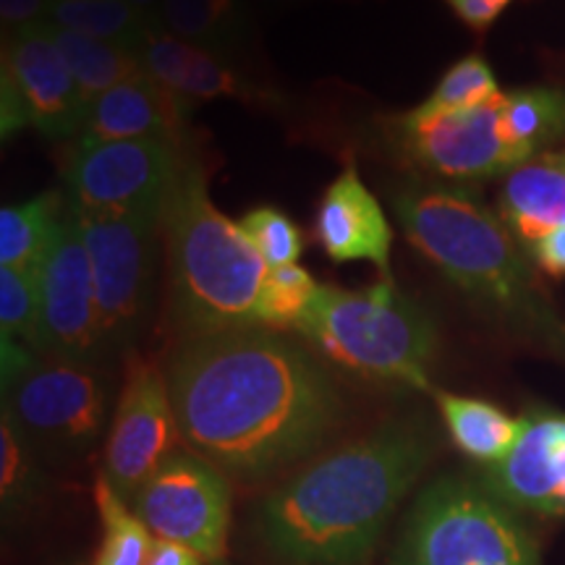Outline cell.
<instances>
[{
	"instance_id": "34",
	"label": "cell",
	"mask_w": 565,
	"mask_h": 565,
	"mask_svg": "<svg viewBox=\"0 0 565 565\" xmlns=\"http://www.w3.org/2000/svg\"><path fill=\"white\" fill-rule=\"evenodd\" d=\"M529 259L550 278H565V228H557L529 246Z\"/></svg>"
},
{
	"instance_id": "4",
	"label": "cell",
	"mask_w": 565,
	"mask_h": 565,
	"mask_svg": "<svg viewBox=\"0 0 565 565\" xmlns=\"http://www.w3.org/2000/svg\"><path fill=\"white\" fill-rule=\"evenodd\" d=\"M168 301L183 338L257 324V303L270 267L242 225L212 202L207 171L186 152L162 215Z\"/></svg>"
},
{
	"instance_id": "35",
	"label": "cell",
	"mask_w": 565,
	"mask_h": 565,
	"mask_svg": "<svg viewBox=\"0 0 565 565\" xmlns=\"http://www.w3.org/2000/svg\"><path fill=\"white\" fill-rule=\"evenodd\" d=\"M204 561L194 550L179 545V542L168 540H154L152 555L147 565H202Z\"/></svg>"
},
{
	"instance_id": "19",
	"label": "cell",
	"mask_w": 565,
	"mask_h": 565,
	"mask_svg": "<svg viewBox=\"0 0 565 565\" xmlns=\"http://www.w3.org/2000/svg\"><path fill=\"white\" fill-rule=\"evenodd\" d=\"M498 210L524 249L565 228V152H542L508 173Z\"/></svg>"
},
{
	"instance_id": "17",
	"label": "cell",
	"mask_w": 565,
	"mask_h": 565,
	"mask_svg": "<svg viewBox=\"0 0 565 565\" xmlns=\"http://www.w3.org/2000/svg\"><path fill=\"white\" fill-rule=\"evenodd\" d=\"M139 55L154 82L192 105L200 100H221V97L249 105H270L278 100V95L244 76L233 61L175 38L162 26L150 32L145 45L139 47Z\"/></svg>"
},
{
	"instance_id": "14",
	"label": "cell",
	"mask_w": 565,
	"mask_h": 565,
	"mask_svg": "<svg viewBox=\"0 0 565 565\" xmlns=\"http://www.w3.org/2000/svg\"><path fill=\"white\" fill-rule=\"evenodd\" d=\"M500 95L433 121L406 124L398 118L408 160L435 179L458 183L508 175L524 166L532 158L508 134Z\"/></svg>"
},
{
	"instance_id": "21",
	"label": "cell",
	"mask_w": 565,
	"mask_h": 565,
	"mask_svg": "<svg viewBox=\"0 0 565 565\" xmlns=\"http://www.w3.org/2000/svg\"><path fill=\"white\" fill-rule=\"evenodd\" d=\"M66 207L68 196L63 192H42L32 200L6 204L0 210V267L38 273Z\"/></svg>"
},
{
	"instance_id": "6",
	"label": "cell",
	"mask_w": 565,
	"mask_h": 565,
	"mask_svg": "<svg viewBox=\"0 0 565 565\" xmlns=\"http://www.w3.org/2000/svg\"><path fill=\"white\" fill-rule=\"evenodd\" d=\"M391 565H542L511 505L484 484L437 477L419 492Z\"/></svg>"
},
{
	"instance_id": "23",
	"label": "cell",
	"mask_w": 565,
	"mask_h": 565,
	"mask_svg": "<svg viewBox=\"0 0 565 565\" xmlns=\"http://www.w3.org/2000/svg\"><path fill=\"white\" fill-rule=\"evenodd\" d=\"M437 408L456 448L479 463L494 466L508 456L519 437L521 419L479 398L454 393H435Z\"/></svg>"
},
{
	"instance_id": "37",
	"label": "cell",
	"mask_w": 565,
	"mask_h": 565,
	"mask_svg": "<svg viewBox=\"0 0 565 565\" xmlns=\"http://www.w3.org/2000/svg\"><path fill=\"white\" fill-rule=\"evenodd\" d=\"M257 3H263L265 9H273V11H288V9H296V6L312 3V0H257Z\"/></svg>"
},
{
	"instance_id": "25",
	"label": "cell",
	"mask_w": 565,
	"mask_h": 565,
	"mask_svg": "<svg viewBox=\"0 0 565 565\" xmlns=\"http://www.w3.org/2000/svg\"><path fill=\"white\" fill-rule=\"evenodd\" d=\"M500 105L508 134L529 158H536L545 147L565 137V89L561 87L503 92Z\"/></svg>"
},
{
	"instance_id": "36",
	"label": "cell",
	"mask_w": 565,
	"mask_h": 565,
	"mask_svg": "<svg viewBox=\"0 0 565 565\" xmlns=\"http://www.w3.org/2000/svg\"><path fill=\"white\" fill-rule=\"evenodd\" d=\"M126 3H131L134 9H139L141 13H147V17L158 19V13H160V6H162V0H126Z\"/></svg>"
},
{
	"instance_id": "16",
	"label": "cell",
	"mask_w": 565,
	"mask_h": 565,
	"mask_svg": "<svg viewBox=\"0 0 565 565\" xmlns=\"http://www.w3.org/2000/svg\"><path fill=\"white\" fill-rule=\"evenodd\" d=\"M315 238L333 263H372L383 278L391 275L393 228L359 168L349 162L324 189L315 215Z\"/></svg>"
},
{
	"instance_id": "32",
	"label": "cell",
	"mask_w": 565,
	"mask_h": 565,
	"mask_svg": "<svg viewBox=\"0 0 565 565\" xmlns=\"http://www.w3.org/2000/svg\"><path fill=\"white\" fill-rule=\"evenodd\" d=\"M47 9H51V0H0V30H3V40L47 24Z\"/></svg>"
},
{
	"instance_id": "30",
	"label": "cell",
	"mask_w": 565,
	"mask_h": 565,
	"mask_svg": "<svg viewBox=\"0 0 565 565\" xmlns=\"http://www.w3.org/2000/svg\"><path fill=\"white\" fill-rule=\"evenodd\" d=\"M0 338L42 353L38 273L0 267Z\"/></svg>"
},
{
	"instance_id": "5",
	"label": "cell",
	"mask_w": 565,
	"mask_h": 565,
	"mask_svg": "<svg viewBox=\"0 0 565 565\" xmlns=\"http://www.w3.org/2000/svg\"><path fill=\"white\" fill-rule=\"evenodd\" d=\"M296 333L353 374L429 391L437 324L393 278L362 291L320 282Z\"/></svg>"
},
{
	"instance_id": "31",
	"label": "cell",
	"mask_w": 565,
	"mask_h": 565,
	"mask_svg": "<svg viewBox=\"0 0 565 565\" xmlns=\"http://www.w3.org/2000/svg\"><path fill=\"white\" fill-rule=\"evenodd\" d=\"M238 225H242L246 238L254 244V249L259 252V257L265 259L270 270L299 263L303 252V233L282 210L263 204V207L246 212Z\"/></svg>"
},
{
	"instance_id": "8",
	"label": "cell",
	"mask_w": 565,
	"mask_h": 565,
	"mask_svg": "<svg viewBox=\"0 0 565 565\" xmlns=\"http://www.w3.org/2000/svg\"><path fill=\"white\" fill-rule=\"evenodd\" d=\"M3 412L38 454L82 456L103 435L108 385L92 364L47 359L6 387Z\"/></svg>"
},
{
	"instance_id": "9",
	"label": "cell",
	"mask_w": 565,
	"mask_h": 565,
	"mask_svg": "<svg viewBox=\"0 0 565 565\" xmlns=\"http://www.w3.org/2000/svg\"><path fill=\"white\" fill-rule=\"evenodd\" d=\"M186 150L168 139L76 147L66 196L84 215H166Z\"/></svg>"
},
{
	"instance_id": "29",
	"label": "cell",
	"mask_w": 565,
	"mask_h": 565,
	"mask_svg": "<svg viewBox=\"0 0 565 565\" xmlns=\"http://www.w3.org/2000/svg\"><path fill=\"white\" fill-rule=\"evenodd\" d=\"M40 487L38 450L17 427L9 412L0 414V500L3 513H17Z\"/></svg>"
},
{
	"instance_id": "13",
	"label": "cell",
	"mask_w": 565,
	"mask_h": 565,
	"mask_svg": "<svg viewBox=\"0 0 565 565\" xmlns=\"http://www.w3.org/2000/svg\"><path fill=\"white\" fill-rule=\"evenodd\" d=\"M179 440L168 374L152 359L131 356L105 443L103 475L131 503L141 484L179 450Z\"/></svg>"
},
{
	"instance_id": "12",
	"label": "cell",
	"mask_w": 565,
	"mask_h": 565,
	"mask_svg": "<svg viewBox=\"0 0 565 565\" xmlns=\"http://www.w3.org/2000/svg\"><path fill=\"white\" fill-rule=\"evenodd\" d=\"M40 282V351L71 364H92L105 356L95 278L76 210L66 215L38 270Z\"/></svg>"
},
{
	"instance_id": "7",
	"label": "cell",
	"mask_w": 565,
	"mask_h": 565,
	"mask_svg": "<svg viewBox=\"0 0 565 565\" xmlns=\"http://www.w3.org/2000/svg\"><path fill=\"white\" fill-rule=\"evenodd\" d=\"M76 217L89 252L103 351L108 356L129 349L150 317L162 215H84L76 210Z\"/></svg>"
},
{
	"instance_id": "10",
	"label": "cell",
	"mask_w": 565,
	"mask_h": 565,
	"mask_svg": "<svg viewBox=\"0 0 565 565\" xmlns=\"http://www.w3.org/2000/svg\"><path fill=\"white\" fill-rule=\"evenodd\" d=\"M89 105L76 87L51 26L3 40L0 61V137L34 129L51 141L79 139Z\"/></svg>"
},
{
	"instance_id": "2",
	"label": "cell",
	"mask_w": 565,
	"mask_h": 565,
	"mask_svg": "<svg viewBox=\"0 0 565 565\" xmlns=\"http://www.w3.org/2000/svg\"><path fill=\"white\" fill-rule=\"evenodd\" d=\"M435 450L433 427L401 416L307 463L259 508L267 555L278 565H366Z\"/></svg>"
},
{
	"instance_id": "33",
	"label": "cell",
	"mask_w": 565,
	"mask_h": 565,
	"mask_svg": "<svg viewBox=\"0 0 565 565\" xmlns=\"http://www.w3.org/2000/svg\"><path fill=\"white\" fill-rule=\"evenodd\" d=\"M469 30L487 32L490 26L503 17L513 0H443Z\"/></svg>"
},
{
	"instance_id": "1",
	"label": "cell",
	"mask_w": 565,
	"mask_h": 565,
	"mask_svg": "<svg viewBox=\"0 0 565 565\" xmlns=\"http://www.w3.org/2000/svg\"><path fill=\"white\" fill-rule=\"evenodd\" d=\"M166 374L181 440L238 479L315 454L343 414L317 356L259 324L183 338Z\"/></svg>"
},
{
	"instance_id": "22",
	"label": "cell",
	"mask_w": 565,
	"mask_h": 565,
	"mask_svg": "<svg viewBox=\"0 0 565 565\" xmlns=\"http://www.w3.org/2000/svg\"><path fill=\"white\" fill-rule=\"evenodd\" d=\"M51 34L63 61L68 63L76 87H79L87 105L103 97L105 92L121 87V84L150 79L139 51L118 45V42H105L84 38V34L76 32L55 30V26H51Z\"/></svg>"
},
{
	"instance_id": "28",
	"label": "cell",
	"mask_w": 565,
	"mask_h": 565,
	"mask_svg": "<svg viewBox=\"0 0 565 565\" xmlns=\"http://www.w3.org/2000/svg\"><path fill=\"white\" fill-rule=\"evenodd\" d=\"M317 288H320V282L299 265L270 270L263 294H259L257 324L267 330H278V333L280 330H296V324L307 315Z\"/></svg>"
},
{
	"instance_id": "27",
	"label": "cell",
	"mask_w": 565,
	"mask_h": 565,
	"mask_svg": "<svg viewBox=\"0 0 565 565\" xmlns=\"http://www.w3.org/2000/svg\"><path fill=\"white\" fill-rule=\"evenodd\" d=\"M498 92V76H494L490 63H487L479 53L463 55L461 61H456L454 66L445 71L443 79L437 82V87L427 95V100L404 113L401 121H433V118L448 116V113L475 108V105L490 100Z\"/></svg>"
},
{
	"instance_id": "15",
	"label": "cell",
	"mask_w": 565,
	"mask_h": 565,
	"mask_svg": "<svg viewBox=\"0 0 565 565\" xmlns=\"http://www.w3.org/2000/svg\"><path fill=\"white\" fill-rule=\"evenodd\" d=\"M487 490L508 505L542 513H565V416L529 412L513 448L500 463L487 466Z\"/></svg>"
},
{
	"instance_id": "18",
	"label": "cell",
	"mask_w": 565,
	"mask_h": 565,
	"mask_svg": "<svg viewBox=\"0 0 565 565\" xmlns=\"http://www.w3.org/2000/svg\"><path fill=\"white\" fill-rule=\"evenodd\" d=\"M189 113L192 103L162 87L152 76L121 84L89 105L76 147L126 139H168L183 145Z\"/></svg>"
},
{
	"instance_id": "26",
	"label": "cell",
	"mask_w": 565,
	"mask_h": 565,
	"mask_svg": "<svg viewBox=\"0 0 565 565\" xmlns=\"http://www.w3.org/2000/svg\"><path fill=\"white\" fill-rule=\"evenodd\" d=\"M95 503L103 521V545L95 565H147L154 547V534L134 513L129 500L113 490L105 475L95 479Z\"/></svg>"
},
{
	"instance_id": "11",
	"label": "cell",
	"mask_w": 565,
	"mask_h": 565,
	"mask_svg": "<svg viewBox=\"0 0 565 565\" xmlns=\"http://www.w3.org/2000/svg\"><path fill=\"white\" fill-rule=\"evenodd\" d=\"M154 540L179 542L202 561L221 563L231 532V484L194 450H175L131 500Z\"/></svg>"
},
{
	"instance_id": "38",
	"label": "cell",
	"mask_w": 565,
	"mask_h": 565,
	"mask_svg": "<svg viewBox=\"0 0 565 565\" xmlns=\"http://www.w3.org/2000/svg\"><path fill=\"white\" fill-rule=\"evenodd\" d=\"M563 152H565V150H563Z\"/></svg>"
},
{
	"instance_id": "24",
	"label": "cell",
	"mask_w": 565,
	"mask_h": 565,
	"mask_svg": "<svg viewBox=\"0 0 565 565\" xmlns=\"http://www.w3.org/2000/svg\"><path fill=\"white\" fill-rule=\"evenodd\" d=\"M47 26L139 51L160 21L134 9L126 0H51Z\"/></svg>"
},
{
	"instance_id": "20",
	"label": "cell",
	"mask_w": 565,
	"mask_h": 565,
	"mask_svg": "<svg viewBox=\"0 0 565 565\" xmlns=\"http://www.w3.org/2000/svg\"><path fill=\"white\" fill-rule=\"evenodd\" d=\"M160 26L236 63L252 40L249 0H162Z\"/></svg>"
},
{
	"instance_id": "3",
	"label": "cell",
	"mask_w": 565,
	"mask_h": 565,
	"mask_svg": "<svg viewBox=\"0 0 565 565\" xmlns=\"http://www.w3.org/2000/svg\"><path fill=\"white\" fill-rule=\"evenodd\" d=\"M391 207L408 244L471 303L550 343H565V322L534 278L529 252L475 189L412 175L393 189Z\"/></svg>"
}]
</instances>
